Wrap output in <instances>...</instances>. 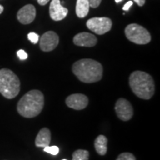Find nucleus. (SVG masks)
<instances>
[{
	"label": "nucleus",
	"instance_id": "nucleus-13",
	"mask_svg": "<svg viewBox=\"0 0 160 160\" xmlns=\"http://www.w3.org/2000/svg\"><path fill=\"white\" fill-rule=\"evenodd\" d=\"M51 131L47 128H44L40 130L36 137L35 145L37 147L45 148L47 147L51 143Z\"/></svg>",
	"mask_w": 160,
	"mask_h": 160
},
{
	"label": "nucleus",
	"instance_id": "nucleus-12",
	"mask_svg": "<svg viewBox=\"0 0 160 160\" xmlns=\"http://www.w3.org/2000/svg\"><path fill=\"white\" fill-rule=\"evenodd\" d=\"M73 43L81 47H93L97 45V39L92 33L82 32L78 33L73 37Z\"/></svg>",
	"mask_w": 160,
	"mask_h": 160
},
{
	"label": "nucleus",
	"instance_id": "nucleus-25",
	"mask_svg": "<svg viewBox=\"0 0 160 160\" xmlns=\"http://www.w3.org/2000/svg\"><path fill=\"white\" fill-rule=\"evenodd\" d=\"M3 11H4V8H3V6L0 5V14H1V13H2Z\"/></svg>",
	"mask_w": 160,
	"mask_h": 160
},
{
	"label": "nucleus",
	"instance_id": "nucleus-19",
	"mask_svg": "<svg viewBox=\"0 0 160 160\" xmlns=\"http://www.w3.org/2000/svg\"><path fill=\"white\" fill-rule=\"evenodd\" d=\"M28 39L32 43L37 44L38 42H39V37L37 33H33V32H31V33H29L28 34Z\"/></svg>",
	"mask_w": 160,
	"mask_h": 160
},
{
	"label": "nucleus",
	"instance_id": "nucleus-3",
	"mask_svg": "<svg viewBox=\"0 0 160 160\" xmlns=\"http://www.w3.org/2000/svg\"><path fill=\"white\" fill-rule=\"evenodd\" d=\"M129 85L133 93L140 99H150L155 93L154 81L145 72H133L129 77Z\"/></svg>",
	"mask_w": 160,
	"mask_h": 160
},
{
	"label": "nucleus",
	"instance_id": "nucleus-7",
	"mask_svg": "<svg viewBox=\"0 0 160 160\" xmlns=\"http://www.w3.org/2000/svg\"><path fill=\"white\" fill-rule=\"evenodd\" d=\"M115 111L117 117L122 121H128L133 115V109L129 101L124 98H120L115 105Z\"/></svg>",
	"mask_w": 160,
	"mask_h": 160
},
{
	"label": "nucleus",
	"instance_id": "nucleus-5",
	"mask_svg": "<svg viewBox=\"0 0 160 160\" xmlns=\"http://www.w3.org/2000/svg\"><path fill=\"white\" fill-rule=\"evenodd\" d=\"M125 33L128 39L137 45H146L151 40L148 30L138 24H130L125 28Z\"/></svg>",
	"mask_w": 160,
	"mask_h": 160
},
{
	"label": "nucleus",
	"instance_id": "nucleus-9",
	"mask_svg": "<svg viewBox=\"0 0 160 160\" xmlns=\"http://www.w3.org/2000/svg\"><path fill=\"white\" fill-rule=\"evenodd\" d=\"M66 105L74 110H82L88 105V99L82 93H73L65 100Z\"/></svg>",
	"mask_w": 160,
	"mask_h": 160
},
{
	"label": "nucleus",
	"instance_id": "nucleus-23",
	"mask_svg": "<svg viewBox=\"0 0 160 160\" xmlns=\"http://www.w3.org/2000/svg\"><path fill=\"white\" fill-rule=\"evenodd\" d=\"M133 1H134L138 5L140 6V7L143 6L144 4L145 3V0H133Z\"/></svg>",
	"mask_w": 160,
	"mask_h": 160
},
{
	"label": "nucleus",
	"instance_id": "nucleus-6",
	"mask_svg": "<svg viewBox=\"0 0 160 160\" xmlns=\"http://www.w3.org/2000/svg\"><path fill=\"white\" fill-rule=\"evenodd\" d=\"M88 28L98 35H102L111 31L112 21L108 17H93L86 22Z\"/></svg>",
	"mask_w": 160,
	"mask_h": 160
},
{
	"label": "nucleus",
	"instance_id": "nucleus-18",
	"mask_svg": "<svg viewBox=\"0 0 160 160\" xmlns=\"http://www.w3.org/2000/svg\"><path fill=\"white\" fill-rule=\"evenodd\" d=\"M117 160H136V158L131 153H122L117 157Z\"/></svg>",
	"mask_w": 160,
	"mask_h": 160
},
{
	"label": "nucleus",
	"instance_id": "nucleus-24",
	"mask_svg": "<svg viewBox=\"0 0 160 160\" xmlns=\"http://www.w3.org/2000/svg\"><path fill=\"white\" fill-rule=\"evenodd\" d=\"M50 0H37V2L40 5H45L46 4L48 3Z\"/></svg>",
	"mask_w": 160,
	"mask_h": 160
},
{
	"label": "nucleus",
	"instance_id": "nucleus-27",
	"mask_svg": "<svg viewBox=\"0 0 160 160\" xmlns=\"http://www.w3.org/2000/svg\"><path fill=\"white\" fill-rule=\"evenodd\" d=\"M62 160H67V159H62Z\"/></svg>",
	"mask_w": 160,
	"mask_h": 160
},
{
	"label": "nucleus",
	"instance_id": "nucleus-26",
	"mask_svg": "<svg viewBox=\"0 0 160 160\" xmlns=\"http://www.w3.org/2000/svg\"><path fill=\"white\" fill-rule=\"evenodd\" d=\"M122 0H115V2L117 3H119L120 2H122Z\"/></svg>",
	"mask_w": 160,
	"mask_h": 160
},
{
	"label": "nucleus",
	"instance_id": "nucleus-1",
	"mask_svg": "<svg viewBox=\"0 0 160 160\" xmlns=\"http://www.w3.org/2000/svg\"><path fill=\"white\" fill-rule=\"evenodd\" d=\"M72 71L80 81L85 83H93L101 80L103 74L102 65L96 60L82 59L73 65Z\"/></svg>",
	"mask_w": 160,
	"mask_h": 160
},
{
	"label": "nucleus",
	"instance_id": "nucleus-2",
	"mask_svg": "<svg viewBox=\"0 0 160 160\" xmlns=\"http://www.w3.org/2000/svg\"><path fill=\"white\" fill-rule=\"evenodd\" d=\"M44 104L43 93L39 90H31L19 99L17 104V111L22 117L33 118L41 113Z\"/></svg>",
	"mask_w": 160,
	"mask_h": 160
},
{
	"label": "nucleus",
	"instance_id": "nucleus-16",
	"mask_svg": "<svg viewBox=\"0 0 160 160\" xmlns=\"http://www.w3.org/2000/svg\"><path fill=\"white\" fill-rule=\"evenodd\" d=\"M89 152L86 150H77L73 152L72 160H88Z\"/></svg>",
	"mask_w": 160,
	"mask_h": 160
},
{
	"label": "nucleus",
	"instance_id": "nucleus-20",
	"mask_svg": "<svg viewBox=\"0 0 160 160\" xmlns=\"http://www.w3.org/2000/svg\"><path fill=\"white\" fill-rule=\"evenodd\" d=\"M17 56L21 60H25L28 58L27 53L24 50H19L17 51Z\"/></svg>",
	"mask_w": 160,
	"mask_h": 160
},
{
	"label": "nucleus",
	"instance_id": "nucleus-11",
	"mask_svg": "<svg viewBox=\"0 0 160 160\" xmlns=\"http://www.w3.org/2000/svg\"><path fill=\"white\" fill-rule=\"evenodd\" d=\"M36 17V8L33 5H27L22 8L17 13V19L23 25L31 23Z\"/></svg>",
	"mask_w": 160,
	"mask_h": 160
},
{
	"label": "nucleus",
	"instance_id": "nucleus-21",
	"mask_svg": "<svg viewBox=\"0 0 160 160\" xmlns=\"http://www.w3.org/2000/svg\"><path fill=\"white\" fill-rule=\"evenodd\" d=\"M102 0H88L90 7L93 8H96L98 6H99Z\"/></svg>",
	"mask_w": 160,
	"mask_h": 160
},
{
	"label": "nucleus",
	"instance_id": "nucleus-15",
	"mask_svg": "<svg viewBox=\"0 0 160 160\" xmlns=\"http://www.w3.org/2000/svg\"><path fill=\"white\" fill-rule=\"evenodd\" d=\"M90 5L88 0H77L76 6V13L79 18H84L89 12Z\"/></svg>",
	"mask_w": 160,
	"mask_h": 160
},
{
	"label": "nucleus",
	"instance_id": "nucleus-14",
	"mask_svg": "<svg viewBox=\"0 0 160 160\" xmlns=\"http://www.w3.org/2000/svg\"><path fill=\"white\" fill-rule=\"evenodd\" d=\"M94 147L99 155H105L108 151V139L104 135L98 136L94 141Z\"/></svg>",
	"mask_w": 160,
	"mask_h": 160
},
{
	"label": "nucleus",
	"instance_id": "nucleus-8",
	"mask_svg": "<svg viewBox=\"0 0 160 160\" xmlns=\"http://www.w3.org/2000/svg\"><path fill=\"white\" fill-rule=\"evenodd\" d=\"M59 41V37L55 32L48 31L40 38L39 47L42 51H51L57 47Z\"/></svg>",
	"mask_w": 160,
	"mask_h": 160
},
{
	"label": "nucleus",
	"instance_id": "nucleus-22",
	"mask_svg": "<svg viewBox=\"0 0 160 160\" xmlns=\"http://www.w3.org/2000/svg\"><path fill=\"white\" fill-rule=\"evenodd\" d=\"M132 5H133V2L129 1V2H128L123 6L122 9L124 10V11H128V10L130 9V8H131Z\"/></svg>",
	"mask_w": 160,
	"mask_h": 160
},
{
	"label": "nucleus",
	"instance_id": "nucleus-10",
	"mask_svg": "<svg viewBox=\"0 0 160 160\" xmlns=\"http://www.w3.org/2000/svg\"><path fill=\"white\" fill-rule=\"evenodd\" d=\"M68 11L60 3V0H52L49 8L50 17L54 21H61L65 19Z\"/></svg>",
	"mask_w": 160,
	"mask_h": 160
},
{
	"label": "nucleus",
	"instance_id": "nucleus-17",
	"mask_svg": "<svg viewBox=\"0 0 160 160\" xmlns=\"http://www.w3.org/2000/svg\"><path fill=\"white\" fill-rule=\"evenodd\" d=\"M44 151L51 153L52 155H57L59 153V149L57 146H47L44 148Z\"/></svg>",
	"mask_w": 160,
	"mask_h": 160
},
{
	"label": "nucleus",
	"instance_id": "nucleus-4",
	"mask_svg": "<svg viewBox=\"0 0 160 160\" xmlns=\"http://www.w3.org/2000/svg\"><path fill=\"white\" fill-rule=\"evenodd\" d=\"M20 91L19 77L8 68L0 70V93L7 99H13Z\"/></svg>",
	"mask_w": 160,
	"mask_h": 160
}]
</instances>
